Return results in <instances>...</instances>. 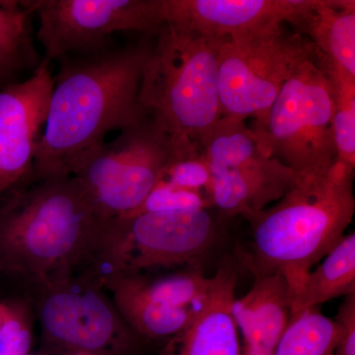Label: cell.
<instances>
[{
  "label": "cell",
  "instance_id": "cell-20",
  "mask_svg": "<svg viewBox=\"0 0 355 355\" xmlns=\"http://www.w3.org/2000/svg\"><path fill=\"white\" fill-rule=\"evenodd\" d=\"M128 279L154 302L183 308L202 307L216 284L214 275L205 277L198 268H187L158 277L139 275Z\"/></svg>",
  "mask_w": 355,
  "mask_h": 355
},
{
  "label": "cell",
  "instance_id": "cell-5",
  "mask_svg": "<svg viewBox=\"0 0 355 355\" xmlns=\"http://www.w3.org/2000/svg\"><path fill=\"white\" fill-rule=\"evenodd\" d=\"M218 237L211 209L132 214L105 223L91 277L102 284L113 277L197 268Z\"/></svg>",
  "mask_w": 355,
  "mask_h": 355
},
{
  "label": "cell",
  "instance_id": "cell-14",
  "mask_svg": "<svg viewBox=\"0 0 355 355\" xmlns=\"http://www.w3.org/2000/svg\"><path fill=\"white\" fill-rule=\"evenodd\" d=\"M216 284L191 323L166 342L159 355H242V343L233 316L238 272L224 263Z\"/></svg>",
  "mask_w": 355,
  "mask_h": 355
},
{
  "label": "cell",
  "instance_id": "cell-18",
  "mask_svg": "<svg viewBox=\"0 0 355 355\" xmlns=\"http://www.w3.org/2000/svg\"><path fill=\"white\" fill-rule=\"evenodd\" d=\"M355 292V234L345 235L291 297V315Z\"/></svg>",
  "mask_w": 355,
  "mask_h": 355
},
{
  "label": "cell",
  "instance_id": "cell-9",
  "mask_svg": "<svg viewBox=\"0 0 355 355\" xmlns=\"http://www.w3.org/2000/svg\"><path fill=\"white\" fill-rule=\"evenodd\" d=\"M172 149L171 137L148 116L79 159L71 176L105 224L139 209L160 180Z\"/></svg>",
  "mask_w": 355,
  "mask_h": 355
},
{
  "label": "cell",
  "instance_id": "cell-15",
  "mask_svg": "<svg viewBox=\"0 0 355 355\" xmlns=\"http://www.w3.org/2000/svg\"><path fill=\"white\" fill-rule=\"evenodd\" d=\"M233 316L243 342L277 349L291 319V289L279 273L254 275L253 286L233 303Z\"/></svg>",
  "mask_w": 355,
  "mask_h": 355
},
{
  "label": "cell",
  "instance_id": "cell-16",
  "mask_svg": "<svg viewBox=\"0 0 355 355\" xmlns=\"http://www.w3.org/2000/svg\"><path fill=\"white\" fill-rule=\"evenodd\" d=\"M315 50L355 76L354 0H309L291 25Z\"/></svg>",
  "mask_w": 355,
  "mask_h": 355
},
{
  "label": "cell",
  "instance_id": "cell-23",
  "mask_svg": "<svg viewBox=\"0 0 355 355\" xmlns=\"http://www.w3.org/2000/svg\"><path fill=\"white\" fill-rule=\"evenodd\" d=\"M160 180L179 188L200 191L210 198L211 172L200 146L190 144L173 147Z\"/></svg>",
  "mask_w": 355,
  "mask_h": 355
},
{
  "label": "cell",
  "instance_id": "cell-13",
  "mask_svg": "<svg viewBox=\"0 0 355 355\" xmlns=\"http://www.w3.org/2000/svg\"><path fill=\"white\" fill-rule=\"evenodd\" d=\"M165 24L221 39L265 26L291 25L308 0H163Z\"/></svg>",
  "mask_w": 355,
  "mask_h": 355
},
{
  "label": "cell",
  "instance_id": "cell-25",
  "mask_svg": "<svg viewBox=\"0 0 355 355\" xmlns=\"http://www.w3.org/2000/svg\"><path fill=\"white\" fill-rule=\"evenodd\" d=\"M214 209L211 200L200 191L187 190L159 180L144 202L132 214Z\"/></svg>",
  "mask_w": 355,
  "mask_h": 355
},
{
  "label": "cell",
  "instance_id": "cell-24",
  "mask_svg": "<svg viewBox=\"0 0 355 355\" xmlns=\"http://www.w3.org/2000/svg\"><path fill=\"white\" fill-rule=\"evenodd\" d=\"M0 323V355H29L33 345V313L27 299L4 302Z\"/></svg>",
  "mask_w": 355,
  "mask_h": 355
},
{
  "label": "cell",
  "instance_id": "cell-11",
  "mask_svg": "<svg viewBox=\"0 0 355 355\" xmlns=\"http://www.w3.org/2000/svg\"><path fill=\"white\" fill-rule=\"evenodd\" d=\"M200 149L211 172L212 207L222 217L246 218L268 209L295 179L287 166L261 153L245 121L222 116Z\"/></svg>",
  "mask_w": 355,
  "mask_h": 355
},
{
  "label": "cell",
  "instance_id": "cell-2",
  "mask_svg": "<svg viewBox=\"0 0 355 355\" xmlns=\"http://www.w3.org/2000/svg\"><path fill=\"white\" fill-rule=\"evenodd\" d=\"M104 226L73 177L29 180L0 205V272L26 288L90 275Z\"/></svg>",
  "mask_w": 355,
  "mask_h": 355
},
{
  "label": "cell",
  "instance_id": "cell-26",
  "mask_svg": "<svg viewBox=\"0 0 355 355\" xmlns=\"http://www.w3.org/2000/svg\"><path fill=\"white\" fill-rule=\"evenodd\" d=\"M335 321L338 326V338L334 355H355V292L345 296Z\"/></svg>",
  "mask_w": 355,
  "mask_h": 355
},
{
  "label": "cell",
  "instance_id": "cell-1",
  "mask_svg": "<svg viewBox=\"0 0 355 355\" xmlns=\"http://www.w3.org/2000/svg\"><path fill=\"white\" fill-rule=\"evenodd\" d=\"M153 42L60 60L31 180L71 176L79 159L148 116L140 103Z\"/></svg>",
  "mask_w": 355,
  "mask_h": 355
},
{
  "label": "cell",
  "instance_id": "cell-21",
  "mask_svg": "<svg viewBox=\"0 0 355 355\" xmlns=\"http://www.w3.org/2000/svg\"><path fill=\"white\" fill-rule=\"evenodd\" d=\"M31 15L22 1H0V67L10 73L35 69L41 62L33 39Z\"/></svg>",
  "mask_w": 355,
  "mask_h": 355
},
{
  "label": "cell",
  "instance_id": "cell-4",
  "mask_svg": "<svg viewBox=\"0 0 355 355\" xmlns=\"http://www.w3.org/2000/svg\"><path fill=\"white\" fill-rule=\"evenodd\" d=\"M154 38L142 76L141 106L173 144L200 147L223 116L218 41L169 24Z\"/></svg>",
  "mask_w": 355,
  "mask_h": 355
},
{
  "label": "cell",
  "instance_id": "cell-8",
  "mask_svg": "<svg viewBox=\"0 0 355 355\" xmlns=\"http://www.w3.org/2000/svg\"><path fill=\"white\" fill-rule=\"evenodd\" d=\"M217 41L222 116L252 118V128L263 123L294 70L315 53L309 40L288 31L284 23Z\"/></svg>",
  "mask_w": 355,
  "mask_h": 355
},
{
  "label": "cell",
  "instance_id": "cell-12",
  "mask_svg": "<svg viewBox=\"0 0 355 355\" xmlns=\"http://www.w3.org/2000/svg\"><path fill=\"white\" fill-rule=\"evenodd\" d=\"M53 83L43 58L31 76L0 88V197L31 180Z\"/></svg>",
  "mask_w": 355,
  "mask_h": 355
},
{
  "label": "cell",
  "instance_id": "cell-6",
  "mask_svg": "<svg viewBox=\"0 0 355 355\" xmlns=\"http://www.w3.org/2000/svg\"><path fill=\"white\" fill-rule=\"evenodd\" d=\"M44 347L51 355H133L141 340L101 284L69 275L27 287Z\"/></svg>",
  "mask_w": 355,
  "mask_h": 355
},
{
  "label": "cell",
  "instance_id": "cell-3",
  "mask_svg": "<svg viewBox=\"0 0 355 355\" xmlns=\"http://www.w3.org/2000/svg\"><path fill=\"white\" fill-rule=\"evenodd\" d=\"M354 173L336 161L324 174L295 177L272 207L245 218L252 228L251 253L245 260L254 275L279 273L292 297L352 223Z\"/></svg>",
  "mask_w": 355,
  "mask_h": 355
},
{
  "label": "cell",
  "instance_id": "cell-10",
  "mask_svg": "<svg viewBox=\"0 0 355 355\" xmlns=\"http://www.w3.org/2000/svg\"><path fill=\"white\" fill-rule=\"evenodd\" d=\"M38 17L44 60L89 57L111 50L116 33L155 37L165 25L163 0H27Z\"/></svg>",
  "mask_w": 355,
  "mask_h": 355
},
{
  "label": "cell",
  "instance_id": "cell-17",
  "mask_svg": "<svg viewBox=\"0 0 355 355\" xmlns=\"http://www.w3.org/2000/svg\"><path fill=\"white\" fill-rule=\"evenodd\" d=\"M102 286L109 292L125 323L141 340L167 342L186 329L202 307H175L154 302L128 277L108 279Z\"/></svg>",
  "mask_w": 355,
  "mask_h": 355
},
{
  "label": "cell",
  "instance_id": "cell-22",
  "mask_svg": "<svg viewBox=\"0 0 355 355\" xmlns=\"http://www.w3.org/2000/svg\"><path fill=\"white\" fill-rule=\"evenodd\" d=\"M338 338L335 320L311 308L291 315L275 355H334Z\"/></svg>",
  "mask_w": 355,
  "mask_h": 355
},
{
  "label": "cell",
  "instance_id": "cell-29",
  "mask_svg": "<svg viewBox=\"0 0 355 355\" xmlns=\"http://www.w3.org/2000/svg\"><path fill=\"white\" fill-rule=\"evenodd\" d=\"M76 355H86V354H76Z\"/></svg>",
  "mask_w": 355,
  "mask_h": 355
},
{
  "label": "cell",
  "instance_id": "cell-7",
  "mask_svg": "<svg viewBox=\"0 0 355 355\" xmlns=\"http://www.w3.org/2000/svg\"><path fill=\"white\" fill-rule=\"evenodd\" d=\"M331 116V81L313 55L294 70L265 121L251 130L263 155L287 166L295 177L318 176L336 162Z\"/></svg>",
  "mask_w": 355,
  "mask_h": 355
},
{
  "label": "cell",
  "instance_id": "cell-27",
  "mask_svg": "<svg viewBox=\"0 0 355 355\" xmlns=\"http://www.w3.org/2000/svg\"><path fill=\"white\" fill-rule=\"evenodd\" d=\"M10 72L0 67V88L3 87V83H6V79L10 76Z\"/></svg>",
  "mask_w": 355,
  "mask_h": 355
},
{
  "label": "cell",
  "instance_id": "cell-28",
  "mask_svg": "<svg viewBox=\"0 0 355 355\" xmlns=\"http://www.w3.org/2000/svg\"><path fill=\"white\" fill-rule=\"evenodd\" d=\"M4 311H6V304H4V302L0 303V323L3 320Z\"/></svg>",
  "mask_w": 355,
  "mask_h": 355
},
{
  "label": "cell",
  "instance_id": "cell-19",
  "mask_svg": "<svg viewBox=\"0 0 355 355\" xmlns=\"http://www.w3.org/2000/svg\"><path fill=\"white\" fill-rule=\"evenodd\" d=\"M315 62L331 81L333 89L334 140L336 161L355 168V76L315 50Z\"/></svg>",
  "mask_w": 355,
  "mask_h": 355
}]
</instances>
